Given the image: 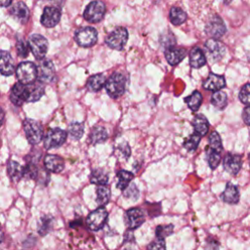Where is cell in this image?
<instances>
[{
    "label": "cell",
    "mask_w": 250,
    "mask_h": 250,
    "mask_svg": "<svg viewBox=\"0 0 250 250\" xmlns=\"http://www.w3.org/2000/svg\"><path fill=\"white\" fill-rule=\"evenodd\" d=\"M211 104L218 109L223 110L228 104V96L222 91L214 92L211 97Z\"/></svg>",
    "instance_id": "obj_34"
},
{
    "label": "cell",
    "mask_w": 250,
    "mask_h": 250,
    "mask_svg": "<svg viewBox=\"0 0 250 250\" xmlns=\"http://www.w3.org/2000/svg\"><path fill=\"white\" fill-rule=\"evenodd\" d=\"M169 20L174 25H180L187 21V13L180 7H172L169 12Z\"/></svg>",
    "instance_id": "obj_30"
},
{
    "label": "cell",
    "mask_w": 250,
    "mask_h": 250,
    "mask_svg": "<svg viewBox=\"0 0 250 250\" xmlns=\"http://www.w3.org/2000/svg\"><path fill=\"white\" fill-rule=\"evenodd\" d=\"M3 239H4V234H3L2 230L0 229V244L3 242Z\"/></svg>",
    "instance_id": "obj_52"
},
{
    "label": "cell",
    "mask_w": 250,
    "mask_h": 250,
    "mask_svg": "<svg viewBox=\"0 0 250 250\" xmlns=\"http://www.w3.org/2000/svg\"><path fill=\"white\" fill-rule=\"evenodd\" d=\"M97 203L100 207H104L106 205L110 199V189L106 186H99L97 188Z\"/></svg>",
    "instance_id": "obj_33"
},
{
    "label": "cell",
    "mask_w": 250,
    "mask_h": 250,
    "mask_svg": "<svg viewBox=\"0 0 250 250\" xmlns=\"http://www.w3.org/2000/svg\"><path fill=\"white\" fill-rule=\"evenodd\" d=\"M4 111H3V109L2 108H0V127H1V125L3 124V121H4Z\"/></svg>",
    "instance_id": "obj_51"
},
{
    "label": "cell",
    "mask_w": 250,
    "mask_h": 250,
    "mask_svg": "<svg viewBox=\"0 0 250 250\" xmlns=\"http://www.w3.org/2000/svg\"><path fill=\"white\" fill-rule=\"evenodd\" d=\"M61 10L58 7L48 6L45 7L41 16V23L45 27H54L61 20Z\"/></svg>",
    "instance_id": "obj_14"
},
{
    "label": "cell",
    "mask_w": 250,
    "mask_h": 250,
    "mask_svg": "<svg viewBox=\"0 0 250 250\" xmlns=\"http://www.w3.org/2000/svg\"><path fill=\"white\" fill-rule=\"evenodd\" d=\"M7 173L11 180L14 182H19L21 178H23V166L14 160H10L7 165Z\"/></svg>",
    "instance_id": "obj_28"
},
{
    "label": "cell",
    "mask_w": 250,
    "mask_h": 250,
    "mask_svg": "<svg viewBox=\"0 0 250 250\" xmlns=\"http://www.w3.org/2000/svg\"><path fill=\"white\" fill-rule=\"evenodd\" d=\"M226 30L227 28L224 21L218 15H213L205 25V32L212 39L218 40V38L222 37L226 33Z\"/></svg>",
    "instance_id": "obj_11"
},
{
    "label": "cell",
    "mask_w": 250,
    "mask_h": 250,
    "mask_svg": "<svg viewBox=\"0 0 250 250\" xmlns=\"http://www.w3.org/2000/svg\"><path fill=\"white\" fill-rule=\"evenodd\" d=\"M145 223V214L141 208H130L125 213V224L128 229L133 230Z\"/></svg>",
    "instance_id": "obj_13"
},
{
    "label": "cell",
    "mask_w": 250,
    "mask_h": 250,
    "mask_svg": "<svg viewBox=\"0 0 250 250\" xmlns=\"http://www.w3.org/2000/svg\"><path fill=\"white\" fill-rule=\"evenodd\" d=\"M139 189L137 188V186L135 184H130L124 190H123V195L126 197V198H129V199H132V200H136L139 198Z\"/></svg>",
    "instance_id": "obj_44"
},
{
    "label": "cell",
    "mask_w": 250,
    "mask_h": 250,
    "mask_svg": "<svg viewBox=\"0 0 250 250\" xmlns=\"http://www.w3.org/2000/svg\"><path fill=\"white\" fill-rule=\"evenodd\" d=\"M68 133L69 135L75 139L79 140L84 134V125L82 122H72L68 126Z\"/></svg>",
    "instance_id": "obj_38"
},
{
    "label": "cell",
    "mask_w": 250,
    "mask_h": 250,
    "mask_svg": "<svg viewBox=\"0 0 250 250\" xmlns=\"http://www.w3.org/2000/svg\"><path fill=\"white\" fill-rule=\"evenodd\" d=\"M15 71V62L11 54L7 51H0V73L9 76Z\"/></svg>",
    "instance_id": "obj_21"
},
{
    "label": "cell",
    "mask_w": 250,
    "mask_h": 250,
    "mask_svg": "<svg viewBox=\"0 0 250 250\" xmlns=\"http://www.w3.org/2000/svg\"><path fill=\"white\" fill-rule=\"evenodd\" d=\"M207 62L206 56L202 49L199 47H193L189 53V64L193 68H199L205 65Z\"/></svg>",
    "instance_id": "obj_24"
},
{
    "label": "cell",
    "mask_w": 250,
    "mask_h": 250,
    "mask_svg": "<svg viewBox=\"0 0 250 250\" xmlns=\"http://www.w3.org/2000/svg\"><path fill=\"white\" fill-rule=\"evenodd\" d=\"M223 166L224 169L230 175H236L241 169L242 158L239 154H233L229 152L223 159Z\"/></svg>",
    "instance_id": "obj_16"
},
{
    "label": "cell",
    "mask_w": 250,
    "mask_h": 250,
    "mask_svg": "<svg viewBox=\"0 0 250 250\" xmlns=\"http://www.w3.org/2000/svg\"><path fill=\"white\" fill-rule=\"evenodd\" d=\"M52 224H53V219L50 216H43L40 218L39 222H38V232L41 235H45L52 228Z\"/></svg>",
    "instance_id": "obj_40"
},
{
    "label": "cell",
    "mask_w": 250,
    "mask_h": 250,
    "mask_svg": "<svg viewBox=\"0 0 250 250\" xmlns=\"http://www.w3.org/2000/svg\"><path fill=\"white\" fill-rule=\"evenodd\" d=\"M124 240L125 241H134V234H133V231L128 229L125 234H124Z\"/></svg>",
    "instance_id": "obj_49"
},
{
    "label": "cell",
    "mask_w": 250,
    "mask_h": 250,
    "mask_svg": "<svg viewBox=\"0 0 250 250\" xmlns=\"http://www.w3.org/2000/svg\"><path fill=\"white\" fill-rule=\"evenodd\" d=\"M221 198L224 202L229 204H236L239 201L238 188L232 183H228L224 192L221 194Z\"/></svg>",
    "instance_id": "obj_22"
},
{
    "label": "cell",
    "mask_w": 250,
    "mask_h": 250,
    "mask_svg": "<svg viewBox=\"0 0 250 250\" xmlns=\"http://www.w3.org/2000/svg\"><path fill=\"white\" fill-rule=\"evenodd\" d=\"M17 48V54L21 58H26L29 53V46L28 43H26L23 39H19L16 44Z\"/></svg>",
    "instance_id": "obj_43"
},
{
    "label": "cell",
    "mask_w": 250,
    "mask_h": 250,
    "mask_svg": "<svg viewBox=\"0 0 250 250\" xmlns=\"http://www.w3.org/2000/svg\"><path fill=\"white\" fill-rule=\"evenodd\" d=\"M128 40V31L123 26L114 28L105 38V44L114 50H122Z\"/></svg>",
    "instance_id": "obj_5"
},
{
    "label": "cell",
    "mask_w": 250,
    "mask_h": 250,
    "mask_svg": "<svg viewBox=\"0 0 250 250\" xmlns=\"http://www.w3.org/2000/svg\"><path fill=\"white\" fill-rule=\"evenodd\" d=\"M200 140H201V137L193 133L185 139L183 146L188 151H194L197 148L200 143Z\"/></svg>",
    "instance_id": "obj_36"
},
{
    "label": "cell",
    "mask_w": 250,
    "mask_h": 250,
    "mask_svg": "<svg viewBox=\"0 0 250 250\" xmlns=\"http://www.w3.org/2000/svg\"><path fill=\"white\" fill-rule=\"evenodd\" d=\"M13 4V2L11 0H7V1H0V6H3V7H6L8 8L9 6H11Z\"/></svg>",
    "instance_id": "obj_50"
},
{
    "label": "cell",
    "mask_w": 250,
    "mask_h": 250,
    "mask_svg": "<svg viewBox=\"0 0 250 250\" xmlns=\"http://www.w3.org/2000/svg\"><path fill=\"white\" fill-rule=\"evenodd\" d=\"M22 128L29 144L37 145L41 142L43 138V128L38 121L30 118H25L22 122Z\"/></svg>",
    "instance_id": "obj_3"
},
{
    "label": "cell",
    "mask_w": 250,
    "mask_h": 250,
    "mask_svg": "<svg viewBox=\"0 0 250 250\" xmlns=\"http://www.w3.org/2000/svg\"><path fill=\"white\" fill-rule=\"evenodd\" d=\"M191 124L194 130V134L198 135L199 137H203L208 133L209 122L203 114H195Z\"/></svg>",
    "instance_id": "obj_23"
},
{
    "label": "cell",
    "mask_w": 250,
    "mask_h": 250,
    "mask_svg": "<svg viewBox=\"0 0 250 250\" xmlns=\"http://www.w3.org/2000/svg\"><path fill=\"white\" fill-rule=\"evenodd\" d=\"M248 160H249V165H250V154H249V156H248Z\"/></svg>",
    "instance_id": "obj_53"
},
{
    "label": "cell",
    "mask_w": 250,
    "mask_h": 250,
    "mask_svg": "<svg viewBox=\"0 0 250 250\" xmlns=\"http://www.w3.org/2000/svg\"><path fill=\"white\" fill-rule=\"evenodd\" d=\"M27 90H28V101L30 103L37 102L38 100L41 99L45 92V86L44 83L40 82L39 80H35L31 84L26 85Z\"/></svg>",
    "instance_id": "obj_25"
},
{
    "label": "cell",
    "mask_w": 250,
    "mask_h": 250,
    "mask_svg": "<svg viewBox=\"0 0 250 250\" xmlns=\"http://www.w3.org/2000/svg\"><path fill=\"white\" fill-rule=\"evenodd\" d=\"M67 133L61 128L49 129L44 137V147L46 149L57 148L66 141Z\"/></svg>",
    "instance_id": "obj_7"
},
{
    "label": "cell",
    "mask_w": 250,
    "mask_h": 250,
    "mask_svg": "<svg viewBox=\"0 0 250 250\" xmlns=\"http://www.w3.org/2000/svg\"><path fill=\"white\" fill-rule=\"evenodd\" d=\"M203 87L212 92H218L221 89L226 87V80L223 75H219L216 73H209L207 78L203 82Z\"/></svg>",
    "instance_id": "obj_18"
},
{
    "label": "cell",
    "mask_w": 250,
    "mask_h": 250,
    "mask_svg": "<svg viewBox=\"0 0 250 250\" xmlns=\"http://www.w3.org/2000/svg\"><path fill=\"white\" fill-rule=\"evenodd\" d=\"M147 250H166L165 240L155 238L147 245Z\"/></svg>",
    "instance_id": "obj_45"
},
{
    "label": "cell",
    "mask_w": 250,
    "mask_h": 250,
    "mask_svg": "<svg viewBox=\"0 0 250 250\" xmlns=\"http://www.w3.org/2000/svg\"><path fill=\"white\" fill-rule=\"evenodd\" d=\"M107 217H108V213L105 210V208L99 207L88 215L86 219L87 227L93 231L100 230L105 225L107 221Z\"/></svg>",
    "instance_id": "obj_9"
},
{
    "label": "cell",
    "mask_w": 250,
    "mask_h": 250,
    "mask_svg": "<svg viewBox=\"0 0 250 250\" xmlns=\"http://www.w3.org/2000/svg\"><path fill=\"white\" fill-rule=\"evenodd\" d=\"M10 100L15 105H18V106H21L23 103L27 102L28 101L27 86L20 82H17L11 90Z\"/></svg>",
    "instance_id": "obj_15"
},
{
    "label": "cell",
    "mask_w": 250,
    "mask_h": 250,
    "mask_svg": "<svg viewBox=\"0 0 250 250\" xmlns=\"http://www.w3.org/2000/svg\"><path fill=\"white\" fill-rule=\"evenodd\" d=\"M44 166L51 173H60L64 168V162L59 155L47 154L44 158Z\"/></svg>",
    "instance_id": "obj_20"
},
{
    "label": "cell",
    "mask_w": 250,
    "mask_h": 250,
    "mask_svg": "<svg viewBox=\"0 0 250 250\" xmlns=\"http://www.w3.org/2000/svg\"><path fill=\"white\" fill-rule=\"evenodd\" d=\"M242 119L246 125L250 126V106H246L242 111Z\"/></svg>",
    "instance_id": "obj_47"
},
{
    "label": "cell",
    "mask_w": 250,
    "mask_h": 250,
    "mask_svg": "<svg viewBox=\"0 0 250 250\" xmlns=\"http://www.w3.org/2000/svg\"><path fill=\"white\" fill-rule=\"evenodd\" d=\"M204 51L208 59L212 62H216L222 60L224 57L226 53V46L221 41L210 38L204 43Z\"/></svg>",
    "instance_id": "obj_10"
},
{
    "label": "cell",
    "mask_w": 250,
    "mask_h": 250,
    "mask_svg": "<svg viewBox=\"0 0 250 250\" xmlns=\"http://www.w3.org/2000/svg\"><path fill=\"white\" fill-rule=\"evenodd\" d=\"M118 149L122 152V154L124 155V157L127 159L129 156H130V153H131V150H130V146H128L127 143H124L122 145H120L118 146Z\"/></svg>",
    "instance_id": "obj_46"
},
{
    "label": "cell",
    "mask_w": 250,
    "mask_h": 250,
    "mask_svg": "<svg viewBox=\"0 0 250 250\" xmlns=\"http://www.w3.org/2000/svg\"><path fill=\"white\" fill-rule=\"evenodd\" d=\"M105 13V5L102 1H92L90 2L85 11H84V19L92 23H96L101 21L104 19Z\"/></svg>",
    "instance_id": "obj_8"
},
{
    "label": "cell",
    "mask_w": 250,
    "mask_h": 250,
    "mask_svg": "<svg viewBox=\"0 0 250 250\" xmlns=\"http://www.w3.org/2000/svg\"><path fill=\"white\" fill-rule=\"evenodd\" d=\"M206 156H207V162L211 169H216L222 160V156L220 152L211 150L207 147H206Z\"/></svg>",
    "instance_id": "obj_37"
},
{
    "label": "cell",
    "mask_w": 250,
    "mask_h": 250,
    "mask_svg": "<svg viewBox=\"0 0 250 250\" xmlns=\"http://www.w3.org/2000/svg\"><path fill=\"white\" fill-rule=\"evenodd\" d=\"M55 66L50 60H42L37 66V77L42 83H51L55 80Z\"/></svg>",
    "instance_id": "obj_12"
},
{
    "label": "cell",
    "mask_w": 250,
    "mask_h": 250,
    "mask_svg": "<svg viewBox=\"0 0 250 250\" xmlns=\"http://www.w3.org/2000/svg\"><path fill=\"white\" fill-rule=\"evenodd\" d=\"M202 100L203 98L199 91H194L192 92V94L184 99L185 103L188 104V108L191 109V111H196L199 108L202 104Z\"/></svg>",
    "instance_id": "obj_31"
},
{
    "label": "cell",
    "mask_w": 250,
    "mask_h": 250,
    "mask_svg": "<svg viewBox=\"0 0 250 250\" xmlns=\"http://www.w3.org/2000/svg\"><path fill=\"white\" fill-rule=\"evenodd\" d=\"M208 140H209V146H207V148L217 151V152H220V153L223 151V143H222L221 137L218 132L213 131L209 135Z\"/></svg>",
    "instance_id": "obj_35"
},
{
    "label": "cell",
    "mask_w": 250,
    "mask_h": 250,
    "mask_svg": "<svg viewBox=\"0 0 250 250\" xmlns=\"http://www.w3.org/2000/svg\"><path fill=\"white\" fill-rule=\"evenodd\" d=\"M16 75L20 83L31 84L37 78V66L31 62H22L17 66Z\"/></svg>",
    "instance_id": "obj_2"
},
{
    "label": "cell",
    "mask_w": 250,
    "mask_h": 250,
    "mask_svg": "<svg viewBox=\"0 0 250 250\" xmlns=\"http://www.w3.org/2000/svg\"><path fill=\"white\" fill-rule=\"evenodd\" d=\"M187 56V50L182 47H170L165 50V59L171 65L180 63Z\"/></svg>",
    "instance_id": "obj_19"
},
{
    "label": "cell",
    "mask_w": 250,
    "mask_h": 250,
    "mask_svg": "<svg viewBox=\"0 0 250 250\" xmlns=\"http://www.w3.org/2000/svg\"><path fill=\"white\" fill-rule=\"evenodd\" d=\"M174 231V226L172 224L169 225H159L155 229V234L156 238L159 239H165L167 236L171 235Z\"/></svg>",
    "instance_id": "obj_39"
},
{
    "label": "cell",
    "mask_w": 250,
    "mask_h": 250,
    "mask_svg": "<svg viewBox=\"0 0 250 250\" xmlns=\"http://www.w3.org/2000/svg\"><path fill=\"white\" fill-rule=\"evenodd\" d=\"M107 138H108V135H107L106 129L104 126H100V125L92 128L90 135H89L90 142L93 145L103 144L107 140Z\"/></svg>",
    "instance_id": "obj_26"
},
{
    "label": "cell",
    "mask_w": 250,
    "mask_h": 250,
    "mask_svg": "<svg viewBox=\"0 0 250 250\" xmlns=\"http://www.w3.org/2000/svg\"><path fill=\"white\" fill-rule=\"evenodd\" d=\"M74 39L81 47H92L97 43L98 32L92 26H84L75 31Z\"/></svg>",
    "instance_id": "obj_4"
},
{
    "label": "cell",
    "mask_w": 250,
    "mask_h": 250,
    "mask_svg": "<svg viewBox=\"0 0 250 250\" xmlns=\"http://www.w3.org/2000/svg\"><path fill=\"white\" fill-rule=\"evenodd\" d=\"M126 79L123 74L119 72L112 73L105 81V90L108 96L112 99H117L125 92Z\"/></svg>",
    "instance_id": "obj_1"
},
{
    "label": "cell",
    "mask_w": 250,
    "mask_h": 250,
    "mask_svg": "<svg viewBox=\"0 0 250 250\" xmlns=\"http://www.w3.org/2000/svg\"><path fill=\"white\" fill-rule=\"evenodd\" d=\"M207 244L209 246V249L212 248V250H218V248H219V242L216 239H212L211 241L208 239Z\"/></svg>",
    "instance_id": "obj_48"
},
{
    "label": "cell",
    "mask_w": 250,
    "mask_h": 250,
    "mask_svg": "<svg viewBox=\"0 0 250 250\" xmlns=\"http://www.w3.org/2000/svg\"><path fill=\"white\" fill-rule=\"evenodd\" d=\"M105 81H106L105 76L103 73H97V74L90 76V78L87 81L86 86H87L88 90H90L92 92H98L103 87H104Z\"/></svg>",
    "instance_id": "obj_27"
},
{
    "label": "cell",
    "mask_w": 250,
    "mask_h": 250,
    "mask_svg": "<svg viewBox=\"0 0 250 250\" xmlns=\"http://www.w3.org/2000/svg\"><path fill=\"white\" fill-rule=\"evenodd\" d=\"M28 46L32 55L37 60H43L48 52V41L41 34H32L28 38Z\"/></svg>",
    "instance_id": "obj_6"
},
{
    "label": "cell",
    "mask_w": 250,
    "mask_h": 250,
    "mask_svg": "<svg viewBox=\"0 0 250 250\" xmlns=\"http://www.w3.org/2000/svg\"><path fill=\"white\" fill-rule=\"evenodd\" d=\"M125 250H131V249H125Z\"/></svg>",
    "instance_id": "obj_54"
},
{
    "label": "cell",
    "mask_w": 250,
    "mask_h": 250,
    "mask_svg": "<svg viewBox=\"0 0 250 250\" xmlns=\"http://www.w3.org/2000/svg\"><path fill=\"white\" fill-rule=\"evenodd\" d=\"M238 98L242 104L250 106V83H246L242 86L239 91Z\"/></svg>",
    "instance_id": "obj_42"
},
{
    "label": "cell",
    "mask_w": 250,
    "mask_h": 250,
    "mask_svg": "<svg viewBox=\"0 0 250 250\" xmlns=\"http://www.w3.org/2000/svg\"><path fill=\"white\" fill-rule=\"evenodd\" d=\"M116 177H117V184H116L117 188L124 190L134 179V174L127 170H120L117 172Z\"/></svg>",
    "instance_id": "obj_29"
},
{
    "label": "cell",
    "mask_w": 250,
    "mask_h": 250,
    "mask_svg": "<svg viewBox=\"0 0 250 250\" xmlns=\"http://www.w3.org/2000/svg\"><path fill=\"white\" fill-rule=\"evenodd\" d=\"M90 182L98 186H105L108 183V175L103 169H95L91 173Z\"/></svg>",
    "instance_id": "obj_32"
},
{
    "label": "cell",
    "mask_w": 250,
    "mask_h": 250,
    "mask_svg": "<svg viewBox=\"0 0 250 250\" xmlns=\"http://www.w3.org/2000/svg\"><path fill=\"white\" fill-rule=\"evenodd\" d=\"M12 5L13 6L10 7L9 10L10 15L19 22L25 23L29 19V10L27 6L21 1H19Z\"/></svg>",
    "instance_id": "obj_17"
},
{
    "label": "cell",
    "mask_w": 250,
    "mask_h": 250,
    "mask_svg": "<svg viewBox=\"0 0 250 250\" xmlns=\"http://www.w3.org/2000/svg\"><path fill=\"white\" fill-rule=\"evenodd\" d=\"M38 175V168L33 162H28L23 166V178L25 179H36Z\"/></svg>",
    "instance_id": "obj_41"
}]
</instances>
